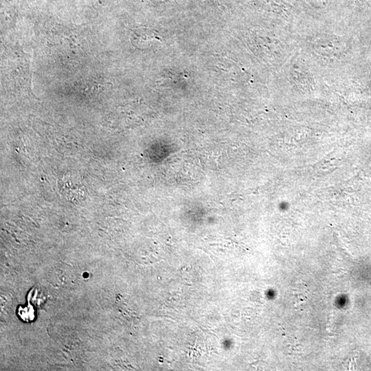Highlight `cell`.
<instances>
[{
    "mask_svg": "<svg viewBox=\"0 0 371 371\" xmlns=\"http://www.w3.org/2000/svg\"><path fill=\"white\" fill-rule=\"evenodd\" d=\"M73 180H71L70 178L66 180L64 178L63 182H62V190L63 192L64 196H68V198H72L74 199L75 198H80L78 196V194H76V192L74 191V188L82 189L80 188V182L77 180L72 181Z\"/></svg>",
    "mask_w": 371,
    "mask_h": 371,
    "instance_id": "6da1fadb",
    "label": "cell"
}]
</instances>
